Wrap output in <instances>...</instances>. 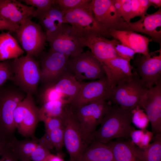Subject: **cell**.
<instances>
[{
    "instance_id": "484cf974",
    "label": "cell",
    "mask_w": 161,
    "mask_h": 161,
    "mask_svg": "<svg viewBox=\"0 0 161 161\" xmlns=\"http://www.w3.org/2000/svg\"><path fill=\"white\" fill-rule=\"evenodd\" d=\"M39 139L36 137L19 140L14 137L9 141L8 149L17 160H30L31 154L36 148Z\"/></svg>"
},
{
    "instance_id": "74e56055",
    "label": "cell",
    "mask_w": 161,
    "mask_h": 161,
    "mask_svg": "<svg viewBox=\"0 0 161 161\" xmlns=\"http://www.w3.org/2000/svg\"><path fill=\"white\" fill-rule=\"evenodd\" d=\"M64 114L62 117H47L44 119L42 121L44 124L45 132H49L63 126Z\"/></svg>"
},
{
    "instance_id": "7c38bea8",
    "label": "cell",
    "mask_w": 161,
    "mask_h": 161,
    "mask_svg": "<svg viewBox=\"0 0 161 161\" xmlns=\"http://www.w3.org/2000/svg\"><path fill=\"white\" fill-rule=\"evenodd\" d=\"M63 128L64 145L70 161H78L87 147L73 111L68 106L65 110Z\"/></svg>"
},
{
    "instance_id": "e575fe53",
    "label": "cell",
    "mask_w": 161,
    "mask_h": 161,
    "mask_svg": "<svg viewBox=\"0 0 161 161\" xmlns=\"http://www.w3.org/2000/svg\"><path fill=\"white\" fill-rule=\"evenodd\" d=\"M114 48L118 57L129 62L134 59L135 54L134 51L117 40L114 44Z\"/></svg>"
},
{
    "instance_id": "f1b7e54d",
    "label": "cell",
    "mask_w": 161,
    "mask_h": 161,
    "mask_svg": "<svg viewBox=\"0 0 161 161\" xmlns=\"http://www.w3.org/2000/svg\"><path fill=\"white\" fill-rule=\"evenodd\" d=\"M68 103L66 100H61L45 102L43 103L39 108L40 121L47 117L63 116Z\"/></svg>"
},
{
    "instance_id": "52a82bcc",
    "label": "cell",
    "mask_w": 161,
    "mask_h": 161,
    "mask_svg": "<svg viewBox=\"0 0 161 161\" xmlns=\"http://www.w3.org/2000/svg\"><path fill=\"white\" fill-rule=\"evenodd\" d=\"M15 32L18 41L27 54L39 57L47 41L46 33L39 24L29 18L19 25Z\"/></svg>"
},
{
    "instance_id": "f35d334b",
    "label": "cell",
    "mask_w": 161,
    "mask_h": 161,
    "mask_svg": "<svg viewBox=\"0 0 161 161\" xmlns=\"http://www.w3.org/2000/svg\"><path fill=\"white\" fill-rule=\"evenodd\" d=\"M28 6L37 8V10L47 9L55 4V0H21Z\"/></svg>"
},
{
    "instance_id": "ba28073f",
    "label": "cell",
    "mask_w": 161,
    "mask_h": 161,
    "mask_svg": "<svg viewBox=\"0 0 161 161\" xmlns=\"http://www.w3.org/2000/svg\"><path fill=\"white\" fill-rule=\"evenodd\" d=\"M39 110L35 105L32 95L27 94L19 103L13 113L16 129L22 135L34 138V133L40 121Z\"/></svg>"
},
{
    "instance_id": "f6af8a7d",
    "label": "cell",
    "mask_w": 161,
    "mask_h": 161,
    "mask_svg": "<svg viewBox=\"0 0 161 161\" xmlns=\"http://www.w3.org/2000/svg\"><path fill=\"white\" fill-rule=\"evenodd\" d=\"M43 161H64L59 156L50 154Z\"/></svg>"
},
{
    "instance_id": "7bdbcfd3",
    "label": "cell",
    "mask_w": 161,
    "mask_h": 161,
    "mask_svg": "<svg viewBox=\"0 0 161 161\" xmlns=\"http://www.w3.org/2000/svg\"><path fill=\"white\" fill-rule=\"evenodd\" d=\"M19 26L0 18V30H7L11 32H15Z\"/></svg>"
},
{
    "instance_id": "8992f818",
    "label": "cell",
    "mask_w": 161,
    "mask_h": 161,
    "mask_svg": "<svg viewBox=\"0 0 161 161\" xmlns=\"http://www.w3.org/2000/svg\"><path fill=\"white\" fill-rule=\"evenodd\" d=\"M132 77L118 84L111 90L109 100L124 110L132 109L139 104L145 89L136 72Z\"/></svg>"
},
{
    "instance_id": "60d3db41",
    "label": "cell",
    "mask_w": 161,
    "mask_h": 161,
    "mask_svg": "<svg viewBox=\"0 0 161 161\" xmlns=\"http://www.w3.org/2000/svg\"><path fill=\"white\" fill-rule=\"evenodd\" d=\"M154 134L152 131L145 129L144 133L141 141L138 147L143 148L147 146L153 138Z\"/></svg>"
},
{
    "instance_id": "4fadbf2b",
    "label": "cell",
    "mask_w": 161,
    "mask_h": 161,
    "mask_svg": "<svg viewBox=\"0 0 161 161\" xmlns=\"http://www.w3.org/2000/svg\"><path fill=\"white\" fill-rule=\"evenodd\" d=\"M111 90L106 76L96 80L82 82L77 94L68 105L73 109L94 101L100 100H109Z\"/></svg>"
},
{
    "instance_id": "8fae6325",
    "label": "cell",
    "mask_w": 161,
    "mask_h": 161,
    "mask_svg": "<svg viewBox=\"0 0 161 161\" xmlns=\"http://www.w3.org/2000/svg\"><path fill=\"white\" fill-rule=\"evenodd\" d=\"M41 71V81L44 86L55 83L67 70L69 57L50 48L39 56Z\"/></svg>"
},
{
    "instance_id": "6da1fadb",
    "label": "cell",
    "mask_w": 161,
    "mask_h": 161,
    "mask_svg": "<svg viewBox=\"0 0 161 161\" xmlns=\"http://www.w3.org/2000/svg\"><path fill=\"white\" fill-rule=\"evenodd\" d=\"M132 109L124 110L116 104L109 106L100 128L94 133L93 140L106 144L114 139H129L135 129L131 125Z\"/></svg>"
},
{
    "instance_id": "bcb514c9",
    "label": "cell",
    "mask_w": 161,
    "mask_h": 161,
    "mask_svg": "<svg viewBox=\"0 0 161 161\" xmlns=\"http://www.w3.org/2000/svg\"><path fill=\"white\" fill-rule=\"evenodd\" d=\"M151 3L152 6L157 8L158 7H160L161 6V0H149Z\"/></svg>"
},
{
    "instance_id": "d4e9b609",
    "label": "cell",
    "mask_w": 161,
    "mask_h": 161,
    "mask_svg": "<svg viewBox=\"0 0 161 161\" xmlns=\"http://www.w3.org/2000/svg\"><path fill=\"white\" fill-rule=\"evenodd\" d=\"M81 82L78 81L67 69L55 83L49 86H51L56 91L64 95L68 100L69 103L77 94Z\"/></svg>"
},
{
    "instance_id": "ee69618b",
    "label": "cell",
    "mask_w": 161,
    "mask_h": 161,
    "mask_svg": "<svg viewBox=\"0 0 161 161\" xmlns=\"http://www.w3.org/2000/svg\"><path fill=\"white\" fill-rule=\"evenodd\" d=\"M12 153L8 149L1 156L0 161H17Z\"/></svg>"
},
{
    "instance_id": "d6986e66",
    "label": "cell",
    "mask_w": 161,
    "mask_h": 161,
    "mask_svg": "<svg viewBox=\"0 0 161 161\" xmlns=\"http://www.w3.org/2000/svg\"><path fill=\"white\" fill-rule=\"evenodd\" d=\"M101 64L112 89L133 75L132 66L130 62L119 57L106 60Z\"/></svg>"
},
{
    "instance_id": "7a4b0ae2",
    "label": "cell",
    "mask_w": 161,
    "mask_h": 161,
    "mask_svg": "<svg viewBox=\"0 0 161 161\" xmlns=\"http://www.w3.org/2000/svg\"><path fill=\"white\" fill-rule=\"evenodd\" d=\"M111 105L110 101L100 100L72 109L86 147L93 141V134L97 126L101 124Z\"/></svg>"
},
{
    "instance_id": "9a60e30c",
    "label": "cell",
    "mask_w": 161,
    "mask_h": 161,
    "mask_svg": "<svg viewBox=\"0 0 161 161\" xmlns=\"http://www.w3.org/2000/svg\"><path fill=\"white\" fill-rule=\"evenodd\" d=\"M139 106L144 110L150 122L152 132L161 133V80L146 89L142 95Z\"/></svg>"
},
{
    "instance_id": "ac0fdd59",
    "label": "cell",
    "mask_w": 161,
    "mask_h": 161,
    "mask_svg": "<svg viewBox=\"0 0 161 161\" xmlns=\"http://www.w3.org/2000/svg\"><path fill=\"white\" fill-rule=\"evenodd\" d=\"M35 10L16 0H0V18L15 25L32 17Z\"/></svg>"
},
{
    "instance_id": "30bf717a",
    "label": "cell",
    "mask_w": 161,
    "mask_h": 161,
    "mask_svg": "<svg viewBox=\"0 0 161 161\" xmlns=\"http://www.w3.org/2000/svg\"><path fill=\"white\" fill-rule=\"evenodd\" d=\"M67 69L80 82L85 79H98L105 76L102 65L89 51L69 58Z\"/></svg>"
},
{
    "instance_id": "ab89813d",
    "label": "cell",
    "mask_w": 161,
    "mask_h": 161,
    "mask_svg": "<svg viewBox=\"0 0 161 161\" xmlns=\"http://www.w3.org/2000/svg\"><path fill=\"white\" fill-rule=\"evenodd\" d=\"M145 129H133L130 133L131 139L137 146L140 144L144 134Z\"/></svg>"
},
{
    "instance_id": "d6a6232c",
    "label": "cell",
    "mask_w": 161,
    "mask_h": 161,
    "mask_svg": "<svg viewBox=\"0 0 161 161\" xmlns=\"http://www.w3.org/2000/svg\"><path fill=\"white\" fill-rule=\"evenodd\" d=\"M41 98L43 103L61 100H67L64 95L56 91L50 86H44L41 94Z\"/></svg>"
},
{
    "instance_id": "b9f144b4",
    "label": "cell",
    "mask_w": 161,
    "mask_h": 161,
    "mask_svg": "<svg viewBox=\"0 0 161 161\" xmlns=\"http://www.w3.org/2000/svg\"><path fill=\"white\" fill-rule=\"evenodd\" d=\"M12 138L7 137L0 131V157L8 149L9 142Z\"/></svg>"
},
{
    "instance_id": "cb8c5ba5",
    "label": "cell",
    "mask_w": 161,
    "mask_h": 161,
    "mask_svg": "<svg viewBox=\"0 0 161 161\" xmlns=\"http://www.w3.org/2000/svg\"><path fill=\"white\" fill-rule=\"evenodd\" d=\"M78 161H116L110 148L106 144L93 141Z\"/></svg>"
},
{
    "instance_id": "44dd1931",
    "label": "cell",
    "mask_w": 161,
    "mask_h": 161,
    "mask_svg": "<svg viewBox=\"0 0 161 161\" xmlns=\"http://www.w3.org/2000/svg\"><path fill=\"white\" fill-rule=\"evenodd\" d=\"M108 32L114 39L129 47L135 53L141 54L146 56H149L148 45L152 41L146 37L130 30H109Z\"/></svg>"
},
{
    "instance_id": "3957f363",
    "label": "cell",
    "mask_w": 161,
    "mask_h": 161,
    "mask_svg": "<svg viewBox=\"0 0 161 161\" xmlns=\"http://www.w3.org/2000/svg\"><path fill=\"white\" fill-rule=\"evenodd\" d=\"M91 1L83 6L67 11L64 16V23L70 25L80 36L112 37L95 18L92 9Z\"/></svg>"
},
{
    "instance_id": "277c9868",
    "label": "cell",
    "mask_w": 161,
    "mask_h": 161,
    "mask_svg": "<svg viewBox=\"0 0 161 161\" xmlns=\"http://www.w3.org/2000/svg\"><path fill=\"white\" fill-rule=\"evenodd\" d=\"M11 65L12 80L27 94L36 93L41 81V71L39 63L34 57L27 54L14 59Z\"/></svg>"
},
{
    "instance_id": "d590c367",
    "label": "cell",
    "mask_w": 161,
    "mask_h": 161,
    "mask_svg": "<svg viewBox=\"0 0 161 161\" xmlns=\"http://www.w3.org/2000/svg\"><path fill=\"white\" fill-rule=\"evenodd\" d=\"M50 150L39 139L36 148L31 154V161H43L50 154Z\"/></svg>"
},
{
    "instance_id": "603a6c76",
    "label": "cell",
    "mask_w": 161,
    "mask_h": 161,
    "mask_svg": "<svg viewBox=\"0 0 161 161\" xmlns=\"http://www.w3.org/2000/svg\"><path fill=\"white\" fill-rule=\"evenodd\" d=\"M153 142L147 146L139 147L131 139L126 142L134 154L141 161H161V134H156Z\"/></svg>"
},
{
    "instance_id": "5bb4252c",
    "label": "cell",
    "mask_w": 161,
    "mask_h": 161,
    "mask_svg": "<svg viewBox=\"0 0 161 161\" xmlns=\"http://www.w3.org/2000/svg\"><path fill=\"white\" fill-rule=\"evenodd\" d=\"M154 52L148 56L139 55L133 62L134 71L145 88L149 89L161 80V51L159 55Z\"/></svg>"
},
{
    "instance_id": "836d02e7",
    "label": "cell",
    "mask_w": 161,
    "mask_h": 161,
    "mask_svg": "<svg viewBox=\"0 0 161 161\" xmlns=\"http://www.w3.org/2000/svg\"><path fill=\"white\" fill-rule=\"evenodd\" d=\"M91 1V0H55V4L66 12L83 6L89 3Z\"/></svg>"
},
{
    "instance_id": "4316f807",
    "label": "cell",
    "mask_w": 161,
    "mask_h": 161,
    "mask_svg": "<svg viewBox=\"0 0 161 161\" xmlns=\"http://www.w3.org/2000/svg\"><path fill=\"white\" fill-rule=\"evenodd\" d=\"M24 51L18 41L9 32L0 34V61L18 58Z\"/></svg>"
},
{
    "instance_id": "ffe728a7",
    "label": "cell",
    "mask_w": 161,
    "mask_h": 161,
    "mask_svg": "<svg viewBox=\"0 0 161 161\" xmlns=\"http://www.w3.org/2000/svg\"><path fill=\"white\" fill-rule=\"evenodd\" d=\"M84 47L89 48L91 52L101 64L105 61L118 57L114 45L117 40H110L102 36L80 37Z\"/></svg>"
},
{
    "instance_id": "5b68a950",
    "label": "cell",
    "mask_w": 161,
    "mask_h": 161,
    "mask_svg": "<svg viewBox=\"0 0 161 161\" xmlns=\"http://www.w3.org/2000/svg\"><path fill=\"white\" fill-rule=\"evenodd\" d=\"M52 50L73 58L83 52L84 47L80 36L69 24L64 23L54 32L46 35Z\"/></svg>"
},
{
    "instance_id": "f546056e",
    "label": "cell",
    "mask_w": 161,
    "mask_h": 161,
    "mask_svg": "<svg viewBox=\"0 0 161 161\" xmlns=\"http://www.w3.org/2000/svg\"><path fill=\"white\" fill-rule=\"evenodd\" d=\"M44 136L51 145L59 153L61 152L64 145L63 126L49 132H45Z\"/></svg>"
},
{
    "instance_id": "7402d4cb",
    "label": "cell",
    "mask_w": 161,
    "mask_h": 161,
    "mask_svg": "<svg viewBox=\"0 0 161 161\" xmlns=\"http://www.w3.org/2000/svg\"><path fill=\"white\" fill-rule=\"evenodd\" d=\"M66 12L55 3L46 10L35 9L32 17L38 19L39 24L43 28L47 35L55 31L64 23V17Z\"/></svg>"
},
{
    "instance_id": "7dc6e473",
    "label": "cell",
    "mask_w": 161,
    "mask_h": 161,
    "mask_svg": "<svg viewBox=\"0 0 161 161\" xmlns=\"http://www.w3.org/2000/svg\"><path fill=\"white\" fill-rule=\"evenodd\" d=\"M21 161H31L30 160H22Z\"/></svg>"
},
{
    "instance_id": "1f68e13d",
    "label": "cell",
    "mask_w": 161,
    "mask_h": 161,
    "mask_svg": "<svg viewBox=\"0 0 161 161\" xmlns=\"http://www.w3.org/2000/svg\"><path fill=\"white\" fill-rule=\"evenodd\" d=\"M151 6L149 0H131V19L144 15L146 13L148 8Z\"/></svg>"
},
{
    "instance_id": "2e32d148",
    "label": "cell",
    "mask_w": 161,
    "mask_h": 161,
    "mask_svg": "<svg viewBox=\"0 0 161 161\" xmlns=\"http://www.w3.org/2000/svg\"><path fill=\"white\" fill-rule=\"evenodd\" d=\"M91 6L95 18L108 31L125 30L126 21L117 11L114 0H92Z\"/></svg>"
},
{
    "instance_id": "83f0119b",
    "label": "cell",
    "mask_w": 161,
    "mask_h": 161,
    "mask_svg": "<svg viewBox=\"0 0 161 161\" xmlns=\"http://www.w3.org/2000/svg\"><path fill=\"white\" fill-rule=\"evenodd\" d=\"M117 139L106 144L111 149L116 161H141L133 153L126 140Z\"/></svg>"
},
{
    "instance_id": "4dcf8cb0",
    "label": "cell",
    "mask_w": 161,
    "mask_h": 161,
    "mask_svg": "<svg viewBox=\"0 0 161 161\" xmlns=\"http://www.w3.org/2000/svg\"><path fill=\"white\" fill-rule=\"evenodd\" d=\"M131 122L137 128L140 129H145L149 122L144 110L137 106L131 111Z\"/></svg>"
},
{
    "instance_id": "e0dca14e",
    "label": "cell",
    "mask_w": 161,
    "mask_h": 161,
    "mask_svg": "<svg viewBox=\"0 0 161 161\" xmlns=\"http://www.w3.org/2000/svg\"><path fill=\"white\" fill-rule=\"evenodd\" d=\"M138 21L133 22H126L125 30L145 34L151 38L152 40L161 43V9L155 13H146L141 16Z\"/></svg>"
},
{
    "instance_id": "9c48e42d",
    "label": "cell",
    "mask_w": 161,
    "mask_h": 161,
    "mask_svg": "<svg viewBox=\"0 0 161 161\" xmlns=\"http://www.w3.org/2000/svg\"><path fill=\"white\" fill-rule=\"evenodd\" d=\"M25 97L20 91L13 88L0 90V131L9 138L15 137L16 129L14 111Z\"/></svg>"
},
{
    "instance_id": "8d00e7d4",
    "label": "cell",
    "mask_w": 161,
    "mask_h": 161,
    "mask_svg": "<svg viewBox=\"0 0 161 161\" xmlns=\"http://www.w3.org/2000/svg\"><path fill=\"white\" fill-rule=\"evenodd\" d=\"M13 73L11 62L9 61L0 62V86L8 80H12Z\"/></svg>"
}]
</instances>
